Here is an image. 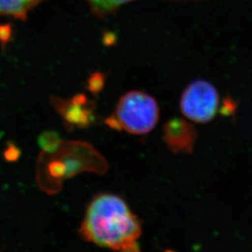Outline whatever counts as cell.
Returning a JSON list of instances; mask_svg holds the SVG:
<instances>
[{"label": "cell", "mask_w": 252, "mask_h": 252, "mask_svg": "<svg viewBox=\"0 0 252 252\" xmlns=\"http://www.w3.org/2000/svg\"><path fill=\"white\" fill-rule=\"evenodd\" d=\"M80 234L84 240L101 248L122 252H139L141 224L119 196L103 193L88 207Z\"/></svg>", "instance_id": "obj_1"}, {"label": "cell", "mask_w": 252, "mask_h": 252, "mask_svg": "<svg viewBox=\"0 0 252 252\" xmlns=\"http://www.w3.org/2000/svg\"><path fill=\"white\" fill-rule=\"evenodd\" d=\"M158 117L159 108L155 98L140 91H131L120 98L115 112L105 124L118 131L144 135L155 128Z\"/></svg>", "instance_id": "obj_2"}, {"label": "cell", "mask_w": 252, "mask_h": 252, "mask_svg": "<svg viewBox=\"0 0 252 252\" xmlns=\"http://www.w3.org/2000/svg\"><path fill=\"white\" fill-rule=\"evenodd\" d=\"M180 105L182 114L191 121L209 123L219 109V94L209 82L196 80L184 91Z\"/></svg>", "instance_id": "obj_3"}, {"label": "cell", "mask_w": 252, "mask_h": 252, "mask_svg": "<svg viewBox=\"0 0 252 252\" xmlns=\"http://www.w3.org/2000/svg\"><path fill=\"white\" fill-rule=\"evenodd\" d=\"M197 132L195 126L181 118L170 119L163 125L162 139L174 154H190L193 151Z\"/></svg>", "instance_id": "obj_4"}, {"label": "cell", "mask_w": 252, "mask_h": 252, "mask_svg": "<svg viewBox=\"0 0 252 252\" xmlns=\"http://www.w3.org/2000/svg\"><path fill=\"white\" fill-rule=\"evenodd\" d=\"M88 103L85 95H77L70 100L56 99L53 102L64 122L71 126L85 127L92 124L94 119L93 111L86 107Z\"/></svg>", "instance_id": "obj_5"}, {"label": "cell", "mask_w": 252, "mask_h": 252, "mask_svg": "<svg viewBox=\"0 0 252 252\" xmlns=\"http://www.w3.org/2000/svg\"><path fill=\"white\" fill-rule=\"evenodd\" d=\"M43 0H0V14L25 21L29 11Z\"/></svg>", "instance_id": "obj_6"}, {"label": "cell", "mask_w": 252, "mask_h": 252, "mask_svg": "<svg viewBox=\"0 0 252 252\" xmlns=\"http://www.w3.org/2000/svg\"><path fill=\"white\" fill-rule=\"evenodd\" d=\"M134 0H88L91 10L98 17L110 14L122 5Z\"/></svg>", "instance_id": "obj_7"}, {"label": "cell", "mask_w": 252, "mask_h": 252, "mask_svg": "<svg viewBox=\"0 0 252 252\" xmlns=\"http://www.w3.org/2000/svg\"><path fill=\"white\" fill-rule=\"evenodd\" d=\"M38 143L44 151L48 153H54L59 148V136L55 132L48 131L43 133L38 139Z\"/></svg>", "instance_id": "obj_8"}, {"label": "cell", "mask_w": 252, "mask_h": 252, "mask_svg": "<svg viewBox=\"0 0 252 252\" xmlns=\"http://www.w3.org/2000/svg\"><path fill=\"white\" fill-rule=\"evenodd\" d=\"M105 85V77L101 73L95 72L91 74L88 80V89L93 94H97L102 90Z\"/></svg>", "instance_id": "obj_9"}, {"label": "cell", "mask_w": 252, "mask_h": 252, "mask_svg": "<svg viewBox=\"0 0 252 252\" xmlns=\"http://www.w3.org/2000/svg\"><path fill=\"white\" fill-rule=\"evenodd\" d=\"M12 33L11 25H0V43L2 44V48H4L5 45L11 41Z\"/></svg>", "instance_id": "obj_10"}, {"label": "cell", "mask_w": 252, "mask_h": 252, "mask_svg": "<svg viewBox=\"0 0 252 252\" xmlns=\"http://www.w3.org/2000/svg\"><path fill=\"white\" fill-rule=\"evenodd\" d=\"M236 109H237V105L236 103L233 101V99L230 97L224 98L223 100V105H222L220 113L223 115H230V114H234Z\"/></svg>", "instance_id": "obj_11"}, {"label": "cell", "mask_w": 252, "mask_h": 252, "mask_svg": "<svg viewBox=\"0 0 252 252\" xmlns=\"http://www.w3.org/2000/svg\"><path fill=\"white\" fill-rule=\"evenodd\" d=\"M20 156V151L17 147L12 144H10L9 146L7 147V150L4 152L5 159L8 162H14L18 159Z\"/></svg>", "instance_id": "obj_12"}, {"label": "cell", "mask_w": 252, "mask_h": 252, "mask_svg": "<svg viewBox=\"0 0 252 252\" xmlns=\"http://www.w3.org/2000/svg\"><path fill=\"white\" fill-rule=\"evenodd\" d=\"M114 41H115V37H114V34H112L111 33H105V35H104V38H103V42L106 45H111L112 43H114Z\"/></svg>", "instance_id": "obj_13"}]
</instances>
